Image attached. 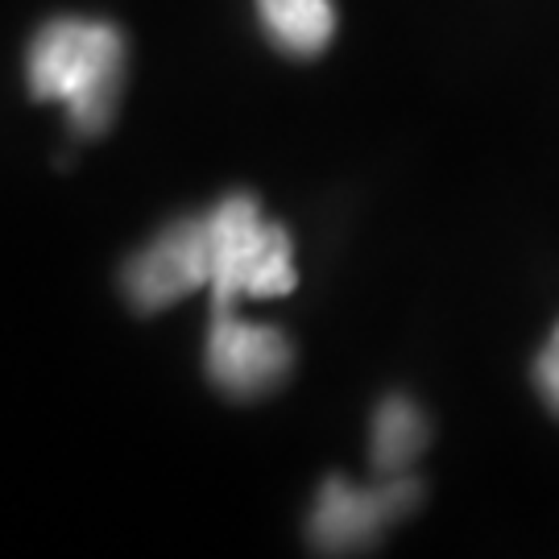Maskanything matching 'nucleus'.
I'll return each instance as SVG.
<instances>
[{"label": "nucleus", "instance_id": "obj_6", "mask_svg": "<svg viewBox=\"0 0 559 559\" xmlns=\"http://www.w3.org/2000/svg\"><path fill=\"white\" fill-rule=\"evenodd\" d=\"M261 25L282 55L316 59L336 34L332 0H258Z\"/></svg>", "mask_w": 559, "mask_h": 559}, {"label": "nucleus", "instance_id": "obj_1", "mask_svg": "<svg viewBox=\"0 0 559 559\" xmlns=\"http://www.w3.org/2000/svg\"><path fill=\"white\" fill-rule=\"evenodd\" d=\"M29 96L67 108L71 129L100 138L112 124L124 80V34L112 21L55 17L29 41Z\"/></svg>", "mask_w": 559, "mask_h": 559}, {"label": "nucleus", "instance_id": "obj_8", "mask_svg": "<svg viewBox=\"0 0 559 559\" xmlns=\"http://www.w3.org/2000/svg\"><path fill=\"white\" fill-rule=\"evenodd\" d=\"M535 385H539L543 402L551 406V415H559V328L551 340L543 344L539 360H535Z\"/></svg>", "mask_w": 559, "mask_h": 559}, {"label": "nucleus", "instance_id": "obj_7", "mask_svg": "<svg viewBox=\"0 0 559 559\" xmlns=\"http://www.w3.org/2000/svg\"><path fill=\"white\" fill-rule=\"evenodd\" d=\"M427 419L415 402L406 399H385L373 415V448H369V460H373V473L378 477H399L406 473L419 452L427 448Z\"/></svg>", "mask_w": 559, "mask_h": 559}, {"label": "nucleus", "instance_id": "obj_3", "mask_svg": "<svg viewBox=\"0 0 559 559\" xmlns=\"http://www.w3.org/2000/svg\"><path fill=\"white\" fill-rule=\"evenodd\" d=\"M212 282V237H207V216H187L162 228L141 253L129 258L120 270V290L133 302V311L154 316L166 311L191 290Z\"/></svg>", "mask_w": 559, "mask_h": 559}, {"label": "nucleus", "instance_id": "obj_5", "mask_svg": "<svg viewBox=\"0 0 559 559\" xmlns=\"http://www.w3.org/2000/svg\"><path fill=\"white\" fill-rule=\"evenodd\" d=\"M203 360H207V378L221 394L249 402L265 399L286 381L295 365V348L278 328L245 323L237 320V311H212Z\"/></svg>", "mask_w": 559, "mask_h": 559}, {"label": "nucleus", "instance_id": "obj_2", "mask_svg": "<svg viewBox=\"0 0 559 559\" xmlns=\"http://www.w3.org/2000/svg\"><path fill=\"white\" fill-rule=\"evenodd\" d=\"M212 237V311H237V299H282L295 290V245L265 221L253 195H228L207 212Z\"/></svg>", "mask_w": 559, "mask_h": 559}, {"label": "nucleus", "instance_id": "obj_4", "mask_svg": "<svg viewBox=\"0 0 559 559\" xmlns=\"http://www.w3.org/2000/svg\"><path fill=\"white\" fill-rule=\"evenodd\" d=\"M423 501V485L415 477H381L373 489H353L344 477H328L311 514V547L323 556L365 551L390 522L406 519Z\"/></svg>", "mask_w": 559, "mask_h": 559}]
</instances>
